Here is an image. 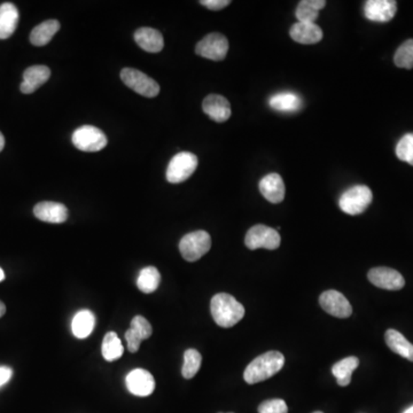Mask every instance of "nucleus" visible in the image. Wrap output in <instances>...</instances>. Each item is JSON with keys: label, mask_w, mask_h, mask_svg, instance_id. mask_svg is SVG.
Listing matches in <instances>:
<instances>
[{"label": "nucleus", "mask_w": 413, "mask_h": 413, "mask_svg": "<svg viewBox=\"0 0 413 413\" xmlns=\"http://www.w3.org/2000/svg\"><path fill=\"white\" fill-rule=\"evenodd\" d=\"M210 313L217 325L230 328L237 325L245 316V308L228 293L216 294L210 302Z\"/></svg>", "instance_id": "1"}, {"label": "nucleus", "mask_w": 413, "mask_h": 413, "mask_svg": "<svg viewBox=\"0 0 413 413\" xmlns=\"http://www.w3.org/2000/svg\"><path fill=\"white\" fill-rule=\"evenodd\" d=\"M285 365V357L279 351H267L258 356L248 364L243 379L248 385L262 383L269 378L274 377Z\"/></svg>", "instance_id": "2"}, {"label": "nucleus", "mask_w": 413, "mask_h": 413, "mask_svg": "<svg viewBox=\"0 0 413 413\" xmlns=\"http://www.w3.org/2000/svg\"><path fill=\"white\" fill-rule=\"evenodd\" d=\"M372 199H373V194L368 186H354L341 195L339 206L344 213L348 215H359L368 209V206L372 202Z\"/></svg>", "instance_id": "3"}, {"label": "nucleus", "mask_w": 413, "mask_h": 413, "mask_svg": "<svg viewBox=\"0 0 413 413\" xmlns=\"http://www.w3.org/2000/svg\"><path fill=\"white\" fill-rule=\"evenodd\" d=\"M211 248V238L206 231H195L186 234L180 243V252L187 262H195L206 255Z\"/></svg>", "instance_id": "4"}, {"label": "nucleus", "mask_w": 413, "mask_h": 413, "mask_svg": "<svg viewBox=\"0 0 413 413\" xmlns=\"http://www.w3.org/2000/svg\"><path fill=\"white\" fill-rule=\"evenodd\" d=\"M197 155L190 152H180L175 155L168 165L167 180L171 184H180L189 180L198 168Z\"/></svg>", "instance_id": "5"}, {"label": "nucleus", "mask_w": 413, "mask_h": 413, "mask_svg": "<svg viewBox=\"0 0 413 413\" xmlns=\"http://www.w3.org/2000/svg\"><path fill=\"white\" fill-rule=\"evenodd\" d=\"M281 238L274 228H269L267 225H254L247 232L245 238V245L250 250L265 248L274 250L279 248Z\"/></svg>", "instance_id": "6"}, {"label": "nucleus", "mask_w": 413, "mask_h": 413, "mask_svg": "<svg viewBox=\"0 0 413 413\" xmlns=\"http://www.w3.org/2000/svg\"><path fill=\"white\" fill-rule=\"evenodd\" d=\"M71 141L74 146L82 152H99L108 143L106 134L92 125H83L77 129L73 134Z\"/></svg>", "instance_id": "7"}, {"label": "nucleus", "mask_w": 413, "mask_h": 413, "mask_svg": "<svg viewBox=\"0 0 413 413\" xmlns=\"http://www.w3.org/2000/svg\"><path fill=\"white\" fill-rule=\"evenodd\" d=\"M121 79L125 86L146 98H154L160 93V86L146 74L134 68H124L121 71Z\"/></svg>", "instance_id": "8"}, {"label": "nucleus", "mask_w": 413, "mask_h": 413, "mask_svg": "<svg viewBox=\"0 0 413 413\" xmlns=\"http://www.w3.org/2000/svg\"><path fill=\"white\" fill-rule=\"evenodd\" d=\"M228 40L224 35L219 33L206 35L195 47V53L202 58L213 61L224 60L228 54Z\"/></svg>", "instance_id": "9"}, {"label": "nucleus", "mask_w": 413, "mask_h": 413, "mask_svg": "<svg viewBox=\"0 0 413 413\" xmlns=\"http://www.w3.org/2000/svg\"><path fill=\"white\" fill-rule=\"evenodd\" d=\"M319 303L326 313L337 318H348L353 313V308L342 293L330 289L322 293L319 298Z\"/></svg>", "instance_id": "10"}, {"label": "nucleus", "mask_w": 413, "mask_h": 413, "mask_svg": "<svg viewBox=\"0 0 413 413\" xmlns=\"http://www.w3.org/2000/svg\"><path fill=\"white\" fill-rule=\"evenodd\" d=\"M368 278L374 286L387 291H400L405 285L403 276L390 267H380L371 269Z\"/></svg>", "instance_id": "11"}, {"label": "nucleus", "mask_w": 413, "mask_h": 413, "mask_svg": "<svg viewBox=\"0 0 413 413\" xmlns=\"http://www.w3.org/2000/svg\"><path fill=\"white\" fill-rule=\"evenodd\" d=\"M125 383L129 392L134 396L146 397L152 395L155 390V380L149 371L144 368H136L131 371L125 378Z\"/></svg>", "instance_id": "12"}, {"label": "nucleus", "mask_w": 413, "mask_h": 413, "mask_svg": "<svg viewBox=\"0 0 413 413\" xmlns=\"http://www.w3.org/2000/svg\"><path fill=\"white\" fill-rule=\"evenodd\" d=\"M397 12V3L394 0H368L365 3V18L370 21L386 23Z\"/></svg>", "instance_id": "13"}, {"label": "nucleus", "mask_w": 413, "mask_h": 413, "mask_svg": "<svg viewBox=\"0 0 413 413\" xmlns=\"http://www.w3.org/2000/svg\"><path fill=\"white\" fill-rule=\"evenodd\" d=\"M34 214L40 221L52 224H61L68 219L67 206L53 201H43L37 204Z\"/></svg>", "instance_id": "14"}, {"label": "nucleus", "mask_w": 413, "mask_h": 413, "mask_svg": "<svg viewBox=\"0 0 413 413\" xmlns=\"http://www.w3.org/2000/svg\"><path fill=\"white\" fill-rule=\"evenodd\" d=\"M202 110L217 123H223L231 117V105L223 95H209L206 97L202 103Z\"/></svg>", "instance_id": "15"}, {"label": "nucleus", "mask_w": 413, "mask_h": 413, "mask_svg": "<svg viewBox=\"0 0 413 413\" xmlns=\"http://www.w3.org/2000/svg\"><path fill=\"white\" fill-rule=\"evenodd\" d=\"M262 195L271 204H280L285 198V184L278 173H269L260 182Z\"/></svg>", "instance_id": "16"}, {"label": "nucleus", "mask_w": 413, "mask_h": 413, "mask_svg": "<svg viewBox=\"0 0 413 413\" xmlns=\"http://www.w3.org/2000/svg\"><path fill=\"white\" fill-rule=\"evenodd\" d=\"M51 76V70L46 66H33L25 69L23 73V82L20 86V90L25 95L34 93L40 86L45 84Z\"/></svg>", "instance_id": "17"}, {"label": "nucleus", "mask_w": 413, "mask_h": 413, "mask_svg": "<svg viewBox=\"0 0 413 413\" xmlns=\"http://www.w3.org/2000/svg\"><path fill=\"white\" fill-rule=\"evenodd\" d=\"M289 35L296 43L303 45L317 44L322 40V30L316 23H294L289 30Z\"/></svg>", "instance_id": "18"}, {"label": "nucleus", "mask_w": 413, "mask_h": 413, "mask_svg": "<svg viewBox=\"0 0 413 413\" xmlns=\"http://www.w3.org/2000/svg\"><path fill=\"white\" fill-rule=\"evenodd\" d=\"M136 43L149 53H158L164 47V40L160 31L153 28H140L134 33Z\"/></svg>", "instance_id": "19"}, {"label": "nucleus", "mask_w": 413, "mask_h": 413, "mask_svg": "<svg viewBox=\"0 0 413 413\" xmlns=\"http://www.w3.org/2000/svg\"><path fill=\"white\" fill-rule=\"evenodd\" d=\"M18 23V11L12 3L0 5V40H7L16 33Z\"/></svg>", "instance_id": "20"}, {"label": "nucleus", "mask_w": 413, "mask_h": 413, "mask_svg": "<svg viewBox=\"0 0 413 413\" xmlns=\"http://www.w3.org/2000/svg\"><path fill=\"white\" fill-rule=\"evenodd\" d=\"M271 108L278 112H295L303 107V100L293 92H281L272 95L269 100Z\"/></svg>", "instance_id": "21"}, {"label": "nucleus", "mask_w": 413, "mask_h": 413, "mask_svg": "<svg viewBox=\"0 0 413 413\" xmlns=\"http://www.w3.org/2000/svg\"><path fill=\"white\" fill-rule=\"evenodd\" d=\"M95 317L90 310H81L71 322V332L77 339H86L95 330Z\"/></svg>", "instance_id": "22"}, {"label": "nucleus", "mask_w": 413, "mask_h": 413, "mask_svg": "<svg viewBox=\"0 0 413 413\" xmlns=\"http://www.w3.org/2000/svg\"><path fill=\"white\" fill-rule=\"evenodd\" d=\"M385 340L387 346L394 353L413 361V344L405 339V335L396 330H388L385 335Z\"/></svg>", "instance_id": "23"}, {"label": "nucleus", "mask_w": 413, "mask_h": 413, "mask_svg": "<svg viewBox=\"0 0 413 413\" xmlns=\"http://www.w3.org/2000/svg\"><path fill=\"white\" fill-rule=\"evenodd\" d=\"M60 29V22L57 20H47L34 28L31 31L30 42L35 46H44L51 42L52 38Z\"/></svg>", "instance_id": "24"}, {"label": "nucleus", "mask_w": 413, "mask_h": 413, "mask_svg": "<svg viewBox=\"0 0 413 413\" xmlns=\"http://www.w3.org/2000/svg\"><path fill=\"white\" fill-rule=\"evenodd\" d=\"M359 359L355 356H350L342 361H337V364L332 368V373L337 378V383L339 386L346 387L351 381V376L354 371L359 368Z\"/></svg>", "instance_id": "25"}, {"label": "nucleus", "mask_w": 413, "mask_h": 413, "mask_svg": "<svg viewBox=\"0 0 413 413\" xmlns=\"http://www.w3.org/2000/svg\"><path fill=\"white\" fill-rule=\"evenodd\" d=\"M124 347L115 332H108L103 337L101 353L105 361H114L121 359Z\"/></svg>", "instance_id": "26"}, {"label": "nucleus", "mask_w": 413, "mask_h": 413, "mask_svg": "<svg viewBox=\"0 0 413 413\" xmlns=\"http://www.w3.org/2000/svg\"><path fill=\"white\" fill-rule=\"evenodd\" d=\"M160 283H161V274L156 267H146L140 271L137 278V287L141 292L151 294L158 289Z\"/></svg>", "instance_id": "27"}, {"label": "nucleus", "mask_w": 413, "mask_h": 413, "mask_svg": "<svg viewBox=\"0 0 413 413\" xmlns=\"http://www.w3.org/2000/svg\"><path fill=\"white\" fill-rule=\"evenodd\" d=\"M202 363V356L197 349H187L184 354L182 374L185 379H192L198 373Z\"/></svg>", "instance_id": "28"}, {"label": "nucleus", "mask_w": 413, "mask_h": 413, "mask_svg": "<svg viewBox=\"0 0 413 413\" xmlns=\"http://www.w3.org/2000/svg\"><path fill=\"white\" fill-rule=\"evenodd\" d=\"M394 62L398 68L412 69L413 68V40L402 44L394 55Z\"/></svg>", "instance_id": "29"}, {"label": "nucleus", "mask_w": 413, "mask_h": 413, "mask_svg": "<svg viewBox=\"0 0 413 413\" xmlns=\"http://www.w3.org/2000/svg\"><path fill=\"white\" fill-rule=\"evenodd\" d=\"M396 155L401 161L413 165V134H407L401 138L396 146Z\"/></svg>", "instance_id": "30"}, {"label": "nucleus", "mask_w": 413, "mask_h": 413, "mask_svg": "<svg viewBox=\"0 0 413 413\" xmlns=\"http://www.w3.org/2000/svg\"><path fill=\"white\" fill-rule=\"evenodd\" d=\"M295 16L301 23H315V21L318 18L319 12L313 6H310L308 0H303V1L298 3L296 11H295Z\"/></svg>", "instance_id": "31"}, {"label": "nucleus", "mask_w": 413, "mask_h": 413, "mask_svg": "<svg viewBox=\"0 0 413 413\" xmlns=\"http://www.w3.org/2000/svg\"><path fill=\"white\" fill-rule=\"evenodd\" d=\"M130 328L137 333L141 340H147L152 337L153 328L151 322L145 317L136 316L131 320Z\"/></svg>", "instance_id": "32"}, {"label": "nucleus", "mask_w": 413, "mask_h": 413, "mask_svg": "<svg viewBox=\"0 0 413 413\" xmlns=\"http://www.w3.org/2000/svg\"><path fill=\"white\" fill-rule=\"evenodd\" d=\"M289 407L286 402L280 398H274V400H267V401L261 403L258 407V413H287Z\"/></svg>", "instance_id": "33"}, {"label": "nucleus", "mask_w": 413, "mask_h": 413, "mask_svg": "<svg viewBox=\"0 0 413 413\" xmlns=\"http://www.w3.org/2000/svg\"><path fill=\"white\" fill-rule=\"evenodd\" d=\"M125 340H127V344H128V350L130 353H137L140 348V344L143 342V340L138 337L136 332L132 331L131 328H129L128 331L125 332Z\"/></svg>", "instance_id": "34"}, {"label": "nucleus", "mask_w": 413, "mask_h": 413, "mask_svg": "<svg viewBox=\"0 0 413 413\" xmlns=\"http://www.w3.org/2000/svg\"><path fill=\"white\" fill-rule=\"evenodd\" d=\"M200 4L211 11H219V9L228 6L231 1H228V0H202Z\"/></svg>", "instance_id": "35"}, {"label": "nucleus", "mask_w": 413, "mask_h": 413, "mask_svg": "<svg viewBox=\"0 0 413 413\" xmlns=\"http://www.w3.org/2000/svg\"><path fill=\"white\" fill-rule=\"evenodd\" d=\"M13 376V370L8 366H0V387L6 385Z\"/></svg>", "instance_id": "36"}, {"label": "nucleus", "mask_w": 413, "mask_h": 413, "mask_svg": "<svg viewBox=\"0 0 413 413\" xmlns=\"http://www.w3.org/2000/svg\"><path fill=\"white\" fill-rule=\"evenodd\" d=\"M310 6H313L316 11H322L326 6L325 0H308Z\"/></svg>", "instance_id": "37"}, {"label": "nucleus", "mask_w": 413, "mask_h": 413, "mask_svg": "<svg viewBox=\"0 0 413 413\" xmlns=\"http://www.w3.org/2000/svg\"><path fill=\"white\" fill-rule=\"evenodd\" d=\"M5 313H6V306H5L3 302L0 301V318H1Z\"/></svg>", "instance_id": "38"}, {"label": "nucleus", "mask_w": 413, "mask_h": 413, "mask_svg": "<svg viewBox=\"0 0 413 413\" xmlns=\"http://www.w3.org/2000/svg\"><path fill=\"white\" fill-rule=\"evenodd\" d=\"M4 147H5V138H4L3 134L0 132V152L3 151Z\"/></svg>", "instance_id": "39"}, {"label": "nucleus", "mask_w": 413, "mask_h": 413, "mask_svg": "<svg viewBox=\"0 0 413 413\" xmlns=\"http://www.w3.org/2000/svg\"><path fill=\"white\" fill-rule=\"evenodd\" d=\"M4 279H5V272H4L3 269L0 267V283H1Z\"/></svg>", "instance_id": "40"}, {"label": "nucleus", "mask_w": 413, "mask_h": 413, "mask_svg": "<svg viewBox=\"0 0 413 413\" xmlns=\"http://www.w3.org/2000/svg\"><path fill=\"white\" fill-rule=\"evenodd\" d=\"M403 413H413V405L412 407H409L407 410H405Z\"/></svg>", "instance_id": "41"}, {"label": "nucleus", "mask_w": 413, "mask_h": 413, "mask_svg": "<svg viewBox=\"0 0 413 413\" xmlns=\"http://www.w3.org/2000/svg\"><path fill=\"white\" fill-rule=\"evenodd\" d=\"M313 413H322V411H316V412H313Z\"/></svg>", "instance_id": "42"}, {"label": "nucleus", "mask_w": 413, "mask_h": 413, "mask_svg": "<svg viewBox=\"0 0 413 413\" xmlns=\"http://www.w3.org/2000/svg\"><path fill=\"white\" fill-rule=\"evenodd\" d=\"M221 413H223V412H221ZM228 413H232V412H228Z\"/></svg>", "instance_id": "43"}]
</instances>
